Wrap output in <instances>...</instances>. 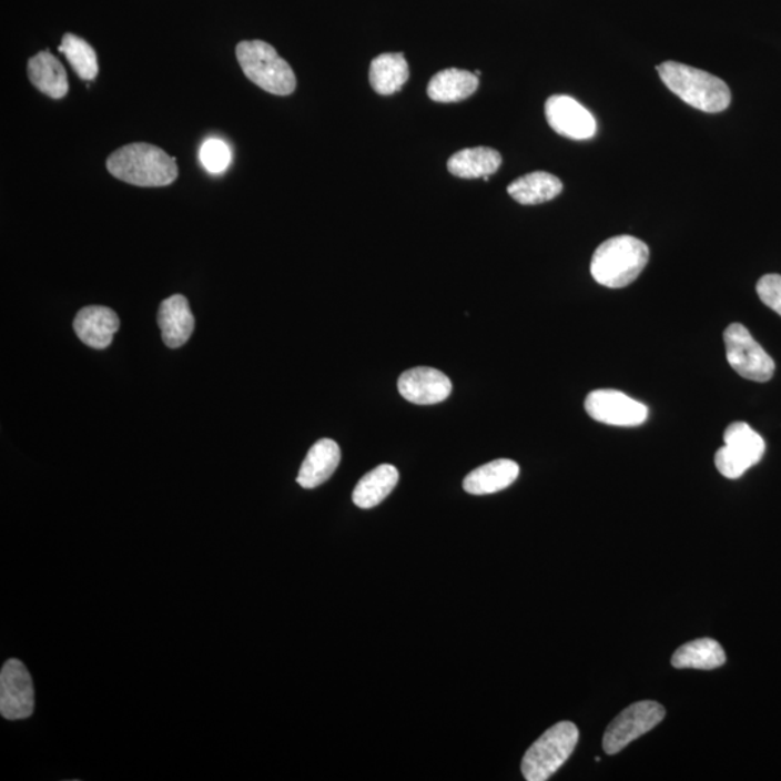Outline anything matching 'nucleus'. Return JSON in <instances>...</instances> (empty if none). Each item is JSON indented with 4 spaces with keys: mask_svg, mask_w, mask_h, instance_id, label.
Listing matches in <instances>:
<instances>
[{
    "mask_svg": "<svg viewBox=\"0 0 781 781\" xmlns=\"http://www.w3.org/2000/svg\"><path fill=\"white\" fill-rule=\"evenodd\" d=\"M106 166L114 179L138 187H165L179 178L173 156L146 142L119 148L109 155Z\"/></svg>",
    "mask_w": 781,
    "mask_h": 781,
    "instance_id": "f257e3e1",
    "label": "nucleus"
},
{
    "mask_svg": "<svg viewBox=\"0 0 781 781\" xmlns=\"http://www.w3.org/2000/svg\"><path fill=\"white\" fill-rule=\"evenodd\" d=\"M650 250L635 236L609 237L598 246L590 262V274L608 288H623L640 277L649 264Z\"/></svg>",
    "mask_w": 781,
    "mask_h": 781,
    "instance_id": "f03ea898",
    "label": "nucleus"
},
{
    "mask_svg": "<svg viewBox=\"0 0 781 781\" xmlns=\"http://www.w3.org/2000/svg\"><path fill=\"white\" fill-rule=\"evenodd\" d=\"M657 71L670 92L690 106L707 113H719L730 108L731 90L717 75L676 61H665L657 67Z\"/></svg>",
    "mask_w": 781,
    "mask_h": 781,
    "instance_id": "7ed1b4c3",
    "label": "nucleus"
},
{
    "mask_svg": "<svg viewBox=\"0 0 781 781\" xmlns=\"http://www.w3.org/2000/svg\"><path fill=\"white\" fill-rule=\"evenodd\" d=\"M236 59L246 79L275 97H290L297 88L292 67L281 59L268 42L242 41L236 45Z\"/></svg>",
    "mask_w": 781,
    "mask_h": 781,
    "instance_id": "20e7f679",
    "label": "nucleus"
},
{
    "mask_svg": "<svg viewBox=\"0 0 781 781\" xmlns=\"http://www.w3.org/2000/svg\"><path fill=\"white\" fill-rule=\"evenodd\" d=\"M579 741V730L574 722H559L547 730L527 750L521 763L524 779L546 781L569 760Z\"/></svg>",
    "mask_w": 781,
    "mask_h": 781,
    "instance_id": "39448f33",
    "label": "nucleus"
},
{
    "mask_svg": "<svg viewBox=\"0 0 781 781\" xmlns=\"http://www.w3.org/2000/svg\"><path fill=\"white\" fill-rule=\"evenodd\" d=\"M723 442L726 446L717 452L716 466L719 474L728 479L741 478L765 454L763 437L747 423L730 424L723 433Z\"/></svg>",
    "mask_w": 781,
    "mask_h": 781,
    "instance_id": "423d86ee",
    "label": "nucleus"
},
{
    "mask_svg": "<svg viewBox=\"0 0 781 781\" xmlns=\"http://www.w3.org/2000/svg\"><path fill=\"white\" fill-rule=\"evenodd\" d=\"M727 361L742 378L754 383H767L775 373L774 361L752 337L749 328L741 323H732L723 333Z\"/></svg>",
    "mask_w": 781,
    "mask_h": 781,
    "instance_id": "0eeeda50",
    "label": "nucleus"
},
{
    "mask_svg": "<svg viewBox=\"0 0 781 781\" xmlns=\"http://www.w3.org/2000/svg\"><path fill=\"white\" fill-rule=\"evenodd\" d=\"M666 716L660 703L645 700L632 703L613 719L604 736V750L609 755L618 754L632 741L659 726Z\"/></svg>",
    "mask_w": 781,
    "mask_h": 781,
    "instance_id": "6e6552de",
    "label": "nucleus"
},
{
    "mask_svg": "<svg viewBox=\"0 0 781 781\" xmlns=\"http://www.w3.org/2000/svg\"><path fill=\"white\" fill-rule=\"evenodd\" d=\"M585 409L595 422L617 427H636L649 418V408L617 389H595L585 399Z\"/></svg>",
    "mask_w": 781,
    "mask_h": 781,
    "instance_id": "1a4fd4ad",
    "label": "nucleus"
},
{
    "mask_svg": "<svg viewBox=\"0 0 781 781\" xmlns=\"http://www.w3.org/2000/svg\"><path fill=\"white\" fill-rule=\"evenodd\" d=\"M33 684L30 671L21 661L12 659L0 673V712L9 721L30 718L33 712Z\"/></svg>",
    "mask_w": 781,
    "mask_h": 781,
    "instance_id": "9d476101",
    "label": "nucleus"
},
{
    "mask_svg": "<svg viewBox=\"0 0 781 781\" xmlns=\"http://www.w3.org/2000/svg\"><path fill=\"white\" fill-rule=\"evenodd\" d=\"M546 118L551 130L575 141H586L597 133L594 114L574 98L556 94L547 99Z\"/></svg>",
    "mask_w": 781,
    "mask_h": 781,
    "instance_id": "9b49d317",
    "label": "nucleus"
},
{
    "mask_svg": "<svg viewBox=\"0 0 781 781\" xmlns=\"http://www.w3.org/2000/svg\"><path fill=\"white\" fill-rule=\"evenodd\" d=\"M398 390L409 403L417 406H433L449 397L452 383L449 376L439 369L417 366L399 376Z\"/></svg>",
    "mask_w": 781,
    "mask_h": 781,
    "instance_id": "f8f14e48",
    "label": "nucleus"
},
{
    "mask_svg": "<svg viewBox=\"0 0 781 781\" xmlns=\"http://www.w3.org/2000/svg\"><path fill=\"white\" fill-rule=\"evenodd\" d=\"M121 322L112 308L90 306L80 310L74 318L75 335L93 349H106L119 331Z\"/></svg>",
    "mask_w": 781,
    "mask_h": 781,
    "instance_id": "ddd939ff",
    "label": "nucleus"
},
{
    "mask_svg": "<svg viewBox=\"0 0 781 781\" xmlns=\"http://www.w3.org/2000/svg\"><path fill=\"white\" fill-rule=\"evenodd\" d=\"M159 326L163 332L165 345L171 349H178L187 343L194 332V316L184 295H171L161 303Z\"/></svg>",
    "mask_w": 781,
    "mask_h": 781,
    "instance_id": "4468645a",
    "label": "nucleus"
},
{
    "mask_svg": "<svg viewBox=\"0 0 781 781\" xmlns=\"http://www.w3.org/2000/svg\"><path fill=\"white\" fill-rule=\"evenodd\" d=\"M341 464V447L335 440L322 439L308 450L297 476L300 487L313 489L332 478Z\"/></svg>",
    "mask_w": 781,
    "mask_h": 781,
    "instance_id": "2eb2a0df",
    "label": "nucleus"
},
{
    "mask_svg": "<svg viewBox=\"0 0 781 781\" xmlns=\"http://www.w3.org/2000/svg\"><path fill=\"white\" fill-rule=\"evenodd\" d=\"M520 466L514 460L498 459L473 470L464 480V489L470 495L497 494L516 483Z\"/></svg>",
    "mask_w": 781,
    "mask_h": 781,
    "instance_id": "dca6fc26",
    "label": "nucleus"
},
{
    "mask_svg": "<svg viewBox=\"0 0 781 781\" xmlns=\"http://www.w3.org/2000/svg\"><path fill=\"white\" fill-rule=\"evenodd\" d=\"M28 78L51 99H63L69 93L64 65L50 51H40L28 61Z\"/></svg>",
    "mask_w": 781,
    "mask_h": 781,
    "instance_id": "f3484780",
    "label": "nucleus"
},
{
    "mask_svg": "<svg viewBox=\"0 0 781 781\" xmlns=\"http://www.w3.org/2000/svg\"><path fill=\"white\" fill-rule=\"evenodd\" d=\"M503 156L488 146L468 148L456 152L447 161V170L459 179H484L485 175L497 173L501 166Z\"/></svg>",
    "mask_w": 781,
    "mask_h": 781,
    "instance_id": "a211bd4d",
    "label": "nucleus"
},
{
    "mask_svg": "<svg viewBox=\"0 0 781 781\" xmlns=\"http://www.w3.org/2000/svg\"><path fill=\"white\" fill-rule=\"evenodd\" d=\"M479 79L475 73L459 69H447L433 75L428 83V98L439 103H455L473 97Z\"/></svg>",
    "mask_w": 781,
    "mask_h": 781,
    "instance_id": "6ab92c4d",
    "label": "nucleus"
},
{
    "mask_svg": "<svg viewBox=\"0 0 781 781\" xmlns=\"http://www.w3.org/2000/svg\"><path fill=\"white\" fill-rule=\"evenodd\" d=\"M408 78V64L402 52H385L371 63L369 83L381 97L399 92Z\"/></svg>",
    "mask_w": 781,
    "mask_h": 781,
    "instance_id": "aec40b11",
    "label": "nucleus"
},
{
    "mask_svg": "<svg viewBox=\"0 0 781 781\" xmlns=\"http://www.w3.org/2000/svg\"><path fill=\"white\" fill-rule=\"evenodd\" d=\"M561 192H564L561 181L545 171L524 175L508 185V194L524 206L550 202Z\"/></svg>",
    "mask_w": 781,
    "mask_h": 781,
    "instance_id": "412c9836",
    "label": "nucleus"
},
{
    "mask_svg": "<svg viewBox=\"0 0 781 781\" xmlns=\"http://www.w3.org/2000/svg\"><path fill=\"white\" fill-rule=\"evenodd\" d=\"M399 474L393 465H381L371 470L356 485L352 499L356 507L371 509L376 507L388 497L393 489L397 487Z\"/></svg>",
    "mask_w": 781,
    "mask_h": 781,
    "instance_id": "4be33fe9",
    "label": "nucleus"
},
{
    "mask_svg": "<svg viewBox=\"0 0 781 781\" xmlns=\"http://www.w3.org/2000/svg\"><path fill=\"white\" fill-rule=\"evenodd\" d=\"M727 656L722 646L712 638H699L679 647L671 657L676 669L713 670L726 665Z\"/></svg>",
    "mask_w": 781,
    "mask_h": 781,
    "instance_id": "5701e85b",
    "label": "nucleus"
},
{
    "mask_svg": "<svg viewBox=\"0 0 781 781\" xmlns=\"http://www.w3.org/2000/svg\"><path fill=\"white\" fill-rule=\"evenodd\" d=\"M59 51L63 52L71 69L78 73L80 79L88 80V82L97 79L99 74L97 51L83 38L74 36V33H65Z\"/></svg>",
    "mask_w": 781,
    "mask_h": 781,
    "instance_id": "b1692460",
    "label": "nucleus"
},
{
    "mask_svg": "<svg viewBox=\"0 0 781 781\" xmlns=\"http://www.w3.org/2000/svg\"><path fill=\"white\" fill-rule=\"evenodd\" d=\"M200 160H202L204 169L217 174L225 171L231 164L232 154L225 142L212 138V140L204 142L202 150H200Z\"/></svg>",
    "mask_w": 781,
    "mask_h": 781,
    "instance_id": "393cba45",
    "label": "nucleus"
},
{
    "mask_svg": "<svg viewBox=\"0 0 781 781\" xmlns=\"http://www.w3.org/2000/svg\"><path fill=\"white\" fill-rule=\"evenodd\" d=\"M757 294L767 307L781 316V275L767 274L757 283Z\"/></svg>",
    "mask_w": 781,
    "mask_h": 781,
    "instance_id": "a878e982",
    "label": "nucleus"
}]
</instances>
